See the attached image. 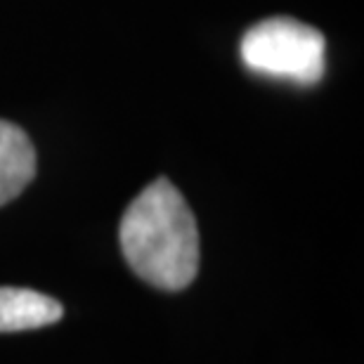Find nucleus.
<instances>
[{
	"instance_id": "obj_3",
	"label": "nucleus",
	"mask_w": 364,
	"mask_h": 364,
	"mask_svg": "<svg viewBox=\"0 0 364 364\" xmlns=\"http://www.w3.org/2000/svg\"><path fill=\"white\" fill-rule=\"evenodd\" d=\"M64 308L60 301L31 289L0 287V333L28 331L60 322Z\"/></svg>"
},
{
	"instance_id": "obj_2",
	"label": "nucleus",
	"mask_w": 364,
	"mask_h": 364,
	"mask_svg": "<svg viewBox=\"0 0 364 364\" xmlns=\"http://www.w3.org/2000/svg\"><path fill=\"white\" fill-rule=\"evenodd\" d=\"M324 36L291 17H272L244 33L239 53L256 74L312 85L324 74Z\"/></svg>"
},
{
	"instance_id": "obj_1",
	"label": "nucleus",
	"mask_w": 364,
	"mask_h": 364,
	"mask_svg": "<svg viewBox=\"0 0 364 364\" xmlns=\"http://www.w3.org/2000/svg\"><path fill=\"white\" fill-rule=\"evenodd\" d=\"M133 272L156 289L180 291L199 272V230L171 180L147 185L126 208L119 230Z\"/></svg>"
},
{
	"instance_id": "obj_4",
	"label": "nucleus",
	"mask_w": 364,
	"mask_h": 364,
	"mask_svg": "<svg viewBox=\"0 0 364 364\" xmlns=\"http://www.w3.org/2000/svg\"><path fill=\"white\" fill-rule=\"evenodd\" d=\"M36 176V149L28 135L10 121H0V206L24 192Z\"/></svg>"
}]
</instances>
